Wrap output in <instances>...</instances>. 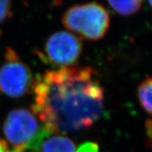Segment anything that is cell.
<instances>
[{
    "label": "cell",
    "instance_id": "1",
    "mask_svg": "<svg viewBox=\"0 0 152 152\" xmlns=\"http://www.w3.org/2000/svg\"><path fill=\"white\" fill-rule=\"evenodd\" d=\"M31 106L47 130L54 134L89 128L105 112L104 89L89 67H64L38 75Z\"/></svg>",
    "mask_w": 152,
    "mask_h": 152
},
{
    "label": "cell",
    "instance_id": "12",
    "mask_svg": "<svg viewBox=\"0 0 152 152\" xmlns=\"http://www.w3.org/2000/svg\"><path fill=\"white\" fill-rule=\"evenodd\" d=\"M146 133L148 134V137L151 140V120L148 119L146 121Z\"/></svg>",
    "mask_w": 152,
    "mask_h": 152
},
{
    "label": "cell",
    "instance_id": "9",
    "mask_svg": "<svg viewBox=\"0 0 152 152\" xmlns=\"http://www.w3.org/2000/svg\"><path fill=\"white\" fill-rule=\"evenodd\" d=\"M12 3L7 0H0V23L12 16Z\"/></svg>",
    "mask_w": 152,
    "mask_h": 152
},
{
    "label": "cell",
    "instance_id": "3",
    "mask_svg": "<svg viewBox=\"0 0 152 152\" xmlns=\"http://www.w3.org/2000/svg\"><path fill=\"white\" fill-rule=\"evenodd\" d=\"M68 30L87 40L104 37L110 27V15L102 5L96 2L77 5L68 9L62 17Z\"/></svg>",
    "mask_w": 152,
    "mask_h": 152
},
{
    "label": "cell",
    "instance_id": "10",
    "mask_svg": "<svg viewBox=\"0 0 152 152\" xmlns=\"http://www.w3.org/2000/svg\"><path fill=\"white\" fill-rule=\"evenodd\" d=\"M77 152H99L98 144L93 142H87L79 147Z\"/></svg>",
    "mask_w": 152,
    "mask_h": 152
},
{
    "label": "cell",
    "instance_id": "11",
    "mask_svg": "<svg viewBox=\"0 0 152 152\" xmlns=\"http://www.w3.org/2000/svg\"><path fill=\"white\" fill-rule=\"evenodd\" d=\"M0 152H10L8 149V144L2 137H0Z\"/></svg>",
    "mask_w": 152,
    "mask_h": 152
},
{
    "label": "cell",
    "instance_id": "8",
    "mask_svg": "<svg viewBox=\"0 0 152 152\" xmlns=\"http://www.w3.org/2000/svg\"><path fill=\"white\" fill-rule=\"evenodd\" d=\"M108 4L117 13L123 16L135 14L142 7V1H109Z\"/></svg>",
    "mask_w": 152,
    "mask_h": 152
},
{
    "label": "cell",
    "instance_id": "2",
    "mask_svg": "<svg viewBox=\"0 0 152 152\" xmlns=\"http://www.w3.org/2000/svg\"><path fill=\"white\" fill-rule=\"evenodd\" d=\"M3 134L12 152L34 151L49 132L36 114L24 108L10 111L3 124Z\"/></svg>",
    "mask_w": 152,
    "mask_h": 152
},
{
    "label": "cell",
    "instance_id": "4",
    "mask_svg": "<svg viewBox=\"0 0 152 152\" xmlns=\"http://www.w3.org/2000/svg\"><path fill=\"white\" fill-rule=\"evenodd\" d=\"M34 82L28 65L12 48H7L5 61L0 68V91L11 98H20L30 92Z\"/></svg>",
    "mask_w": 152,
    "mask_h": 152
},
{
    "label": "cell",
    "instance_id": "7",
    "mask_svg": "<svg viewBox=\"0 0 152 152\" xmlns=\"http://www.w3.org/2000/svg\"><path fill=\"white\" fill-rule=\"evenodd\" d=\"M152 80L151 77L147 78L140 84L137 89V96L140 104L148 114L151 113V89Z\"/></svg>",
    "mask_w": 152,
    "mask_h": 152
},
{
    "label": "cell",
    "instance_id": "6",
    "mask_svg": "<svg viewBox=\"0 0 152 152\" xmlns=\"http://www.w3.org/2000/svg\"><path fill=\"white\" fill-rule=\"evenodd\" d=\"M34 151L75 152V144L68 137L53 133L47 135Z\"/></svg>",
    "mask_w": 152,
    "mask_h": 152
},
{
    "label": "cell",
    "instance_id": "5",
    "mask_svg": "<svg viewBox=\"0 0 152 152\" xmlns=\"http://www.w3.org/2000/svg\"><path fill=\"white\" fill-rule=\"evenodd\" d=\"M82 51V43L75 35L58 31L48 38L44 51L39 55L48 64L64 68L74 64L80 58Z\"/></svg>",
    "mask_w": 152,
    "mask_h": 152
}]
</instances>
